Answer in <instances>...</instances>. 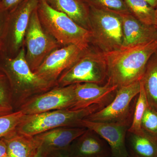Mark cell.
I'll return each instance as SVG.
<instances>
[{
    "label": "cell",
    "mask_w": 157,
    "mask_h": 157,
    "mask_svg": "<svg viewBox=\"0 0 157 157\" xmlns=\"http://www.w3.org/2000/svg\"><path fill=\"white\" fill-rule=\"evenodd\" d=\"M153 7L155 9L157 6V0H145Z\"/></svg>",
    "instance_id": "4dcf8cb0"
},
{
    "label": "cell",
    "mask_w": 157,
    "mask_h": 157,
    "mask_svg": "<svg viewBox=\"0 0 157 157\" xmlns=\"http://www.w3.org/2000/svg\"><path fill=\"white\" fill-rule=\"evenodd\" d=\"M73 101V85L59 86L28 101L20 110L25 115H32L58 109H70Z\"/></svg>",
    "instance_id": "8fae6325"
},
{
    "label": "cell",
    "mask_w": 157,
    "mask_h": 157,
    "mask_svg": "<svg viewBox=\"0 0 157 157\" xmlns=\"http://www.w3.org/2000/svg\"></svg>",
    "instance_id": "d590c367"
},
{
    "label": "cell",
    "mask_w": 157,
    "mask_h": 157,
    "mask_svg": "<svg viewBox=\"0 0 157 157\" xmlns=\"http://www.w3.org/2000/svg\"><path fill=\"white\" fill-rule=\"evenodd\" d=\"M140 81L118 88L110 103L102 109L86 118L94 122L115 123L131 125L132 116V104L140 92Z\"/></svg>",
    "instance_id": "ba28073f"
},
{
    "label": "cell",
    "mask_w": 157,
    "mask_h": 157,
    "mask_svg": "<svg viewBox=\"0 0 157 157\" xmlns=\"http://www.w3.org/2000/svg\"><path fill=\"white\" fill-rule=\"evenodd\" d=\"M89 6L119 14H131L124 0H83Z\"/></svg>",
    "instance_id": "d4e9b609"
},
{
    "label": "cell",
    "mask_w": 157,
    "mask_h": 157,
    "mask_svg": "<svg viewBox=\"0 0 157 157\" xmlns=\"http://www.w3.org/2000/svg\"><path fill=\"white\" fill-rule=\"evenodd\" d=\"M104 107L94 105L77 110L58 109L37 114L25 115L16 131L20 134L33 137L56 128L80 127V121Z\"/></svg>",
    "instance_id": "3957f363"
},
{
    "label": "cell",
    "mask_w": 157,
    "mask_h": 157,
    "mask_svg": "<svg viewBox=\"0 0 157 157\" xmlns=\"http://www.w3.org/2000/svg\"><path fill=\"white\" fill-rule=\"evenodd\" d=\"M42 152L41 148L38 147L31 157H42Z\"/></svg>",
    "instance_id": "f546056e"
},
{
    "label": "cell",
    "mask_w": 157,
    "mask_h": 157,
    "mask_svg": "<svg viewBox=\"0 0 157 157\" xmlns=\"http://www.w3.org/2000/svg\"><path fill=\"white\" fill-rule=\"evenodd\" d=\"M9 13L0 8V54L2 53L4 46Z\"/></svg>",
    "instance_id": "4316f807"
},
{
    "label": "cell",
    "mask_w": 157,
    "mask_h": 157,
    "mask_svg": "<svg viewBox=\"0 0 157 157\" xmlns=\"http://www.w3.org/2000/svg\"><path fill=\"white\" fill-rule=\"evenodd\" d=\"M39 0H24L8 14L6 36L2 54L12 57L23 46L26 32Z\"/></svg>",
    "instance_id": "9c48e42d"
},
{
    "label": "cell",
    "mask_w": 157,
    "mask_h": 157,
    "mask_svg": "<svg viewBox=\"0 0 157 157\" xmlns=\"http://www.w3.org/2000/svg\"><path fill=\"white\" fill-rule=\"evenodd\" d=\"M24 0H0V8L4 11L10 12Z\"/></svg>",
    "instance_id": "83f0119b"
},
{
    "label": "cell",
    "mask_w": 157,
    "mask_h": 157,
    "mask_svg": "<svg viewBox=\"0 0 157 157\" xmlns=\"http://www.w3.org/2000/svg\"><path fill=\"white\" fill-rule=\"evenodd\" d=\"M24 42L26 59L34 72L49 54L61 47L43 28L39 19L37 7L31 15Z\"/></svg>",
    "instance_id": "52a82bcc"
},
{
    "label": "cell",
    "mask_w": 157,
    "mask_h": 157,
    "mask_svg": "<svg viewBox=\"0 0 157 157\" xmlns=\"http://www.w3.org/2000/svg\"><path fill=\"white\" fill-rule=\"evenodd\" d=\"M140 91L136 100L132 123L128 130L129 133L137 135H141L144 133L141 128V122L144 112L149 106L145 92L140 82Z\"/></svg>",
    "instance_id": "7402d4cb"
},
{
    "label": "cell",
    "mask_w": 157,
    "mask_h": 157,
    "mask_svg": "<svg viewBox=\"0 0 157 157\" xmlns=\"http://www.w3.org/2000/svg\"><path fill=\"white\" fill-rule=\"evenodd\" d=\"M3 157H9V155H6V156H4Z\"/></svg>",
    "instance_id": "836d02e7"
},
{
    "label": "cell",
    "mask_w": 157,
    "mask_h": 157,
    "mask_svg": "<svg viewBox=\"0 0 157 157\" xmlns=\"http://www.w3.org/2000/svg\"><path fill=\"white\" fill-rule=\"evenodd\" d=\"M157 51V41L103 53L107 69L106 83L118 88L143 77L151 57Z\"/></svg>",
    "instance_id": "6da1fadb"
},
{
    "label": "cell",
    "mask_w": 157,
    "mask_h": 157,
    "mask_svg": "<svg viewBox=\"0 0 157 157\" xmlns=\"http://www.w3.org/2000/svg\"><path fill=\"white\" fill-rule=\"evenodd\" d=\"M107 79V67L103 53L89 48L72 67L62 73L57 82L60 86L80 83L101 85Z\"/></svg>",
    "instance_id": "8992f818"
},
{
    "label": "cell",
    "mask_w": 157,
    "mask_h": 157,
    "mask_svg": "<svg viewBox=\"0 0 157 157\" xmlns=\"http://www.w3.org/2000/svg\"><path fill=\"white\" fill-rule=\"evenodd\" d=\"M87 130L83 127H60L43 132L33 137L38 147L42 149H61L69 147Z\"/></svg>",
    "instance_id": "9a60e30c"
},
{
    "label": "cell",
    "mask_w": 157,
    "mask_h": 157,
    "mask_svg": "<svg viewBox=\"0 0 157 157\" xmlns=\"http://www.w3.org/2000/svg\"><path fill=\"white\" fill-rule=\"evenodd\" d=\"M13 112L12 93L9 79L0 69V116Z\"/></svg>",
    "instance_id": "603a6c76"
},
{
    "label": "cell",
    "mask_w": 157,
    "mask_h": 157,
    "mask_svg": "<svg viewBox=\"0 0 157 157\" xmlns=\"http://www.w3.org/2000/svg\"><path fill=\"white\" fill-rule=\"evenodd\" d=\"M8 155L7 144L4 138H0V157H3Z\"/></svg>",
    "instance_id": "f1b7e54d"
},
{
    "label": "cell",
    "mask_w": 157,
    "mask_h": 157,
    "mask_svg": "<svg viewBox=\"0 0 157 157\" xmlns=\"http://www.w3.org/2000/svg\"><path fill=\"white\" fill-rule=\"evenodd\" d=\"M55 10L69 16L90 31L89 6L83 0H45Z\"/></svg>",
    "instance_id": "e0dca14e"
},
{
    "label": "cell",
    "mask_w": 157,
    "mask_h": 157,
    "mask_svg": "<svg viewBox=\"0 0 157 157\" xmlns=\"http://www.w3.org/2000/svg\"><path fill=\"white\" fill-rule=\"evenodd\" d=\"M131 14L140 21L154 25L155 9L145 0H124Z\"/></svg>",
    "instance_id": "44dd1931"
},
{
    "label": "cell",
    "mask_w": 157,
    "mask_h": 157,
    "mask_svg": "<svg viewBox=\"0 0 157 157\" xmlns=\"http://www.w3.org/2000/svg\"><path fill=\"white\" fill-rule=\"evenodd\" d=\"M86 50L73 45L62 46L49 54L34 73L55 84L62 73L72 67Z\"/></svg>",
    "instance_id": "30bf717a"
},
{
    "label": "cell",
    "mask_w": 157,
    "mask_h": 157,
    "mask_svg": "<svg viewBox=\"0 0 157 157\" xmlns=\"http://www.w3.org/2000/svg\"><path fill=\"white\" fill-rule=\"evenodd\" d=\"M154 26L157 32V6L155 9V19Z\"/></svg>",
    "instance_id": "d6a6232c"
},
{
    "label": "cell",
    "mask_w": 157,
    "mask_h": 157,
    "mask_svg": "<svg viewBox=\"0 0 157 157\" xmlns=\"http://www.w3.org/2000/svg\"><path fill=\"white\" fill-rule=\"evenodd\" d=\"M37 11L43 28L62 47L73 45L83 50L89 48L90 31L54 9L45 0H39Z\"/></svg>",
    "instance_id": "7a4b0ae2"
},
{
    "label": "cell",
    "mask_w": 157,
    "mask_h": 157,
    "mask_svg": "<svg viewBox=\"0 0 157 157\" xmlns=\"http://www.w3.org/2000/svg\"><path fill=\"white\" fill-rule=\"evenodd\" d=\"M52 157H71L70 152L59 153V154L54 155Z\"/></svg>",
    "instance_id": "1f68e13d"
},
{
    "label": "cell",
    "mask_w": 157,
    "mask_h": 157,
    "mask_svg": "<svg viewBox=\"0 0 157 157\" xmlns=\"http://www.w3.org/2000/svg\"><path fill=\"white\" fill-rule=\"evenodd\" d=\"M25 114L21 110L0 116V138L15 132Z\"/></svg>",
    "instance_id": "cb8c5ba5"
},
{
    "label": "cell",
    "mask_w": 157,
    "mask_h": 157,
    "mask_svg": "<svg viewBox=\"0 0 157 157\" xmlns=\"http://www.w3.org/2000/svg\"><path fill=\"white\" fill-rule=\"evenodd\" d=\"M70 152L71 157H107L111 156L108 144L91 130L87 129Z\"/></svg>",
    "instance_id": "2e32d148"
},
{
    "label": "cell",
    "mask_w": 157,
    "mask_h": 157,
    "mask_svg": "<svg viewBox=\"0 0 157 157\" xmlns=\"http://www.w3.org/2000/svg\"><path fill=\"white\" fill-rule=\"evenodd\" d=\"M79 126L91 130L108 144L112 157H130L126 147V136L130 125L115 123L81 120Z\"/></svg>",
    "instance_id": "7c38bea8"
},
{
    "label": "cell",
    "mask_w": 157,
    "mask_h": 157,
    "mask_svg": "<svg viewBox=\"0 0 157 157\" xmlns=\"http://www.w3.org/2000/svg\"><path fill=\"white\" fill-rule=\"evenodd\" d=\"M126 147L130 157H157V141L146 133L141 135L128 132Z\"/></svg>",
    "instance_id": "ac0fdd59"
},
{
    "label": "cell",
    "mask_w": 157,
    "mask_h": 157,
    "mask_svg": "<svg viewBox=\"0 0 157 157\" xmlns=\"http://www.w3.org/2000/svg\"><path fill=\"white\" fill-rule=\"evenodd\" d=\"M0 69L9 79L13 101L14 97L23 91H45L54 84L44 80L32 71L26 59L23 46L12 57L1 54Z\"/></svg>",
    "instance_id": "277c9868"
},
{
    "label": "cell",
    "mask_w": 157,
    "mask_h": 157,
    "mask_svg": "<svg viewBox=\"0 0 157 157\" xmlns=\"http://www.w3.org/2000/svg\"><path fill=\"white\" fill-rule=\"evenodd\" d=\"M141 128L144 133L157 139V111L150 106L144 112Z\"/></svg>",
    "instance_id": "484cf974"
},
{
    "label": "cell",
    "mask_w": 157,
    "mask_h": 157,
    "mask_svg": "<svg viewBox=\"0 0 157 157\" xmlns=\"http://www.w3.org/2000/svg\"><path fill=\"white\" fill-rule=\"evenodd\" d=\"M89 6L91 42L103 53L120 49L123 34L120 14Z\"/></svg>",
    "instance_id": "5b68a950"
},
{
    "label": "cell",
    "mask_w": 157,
    "mask_h": 157,
    "mask_svg": "<svg viewBox=\"0 0 157 157\" xmlns=\"http://www.w3.org/2000/svg\"><path fill=\"white\" fill-rule=\"evenodd\" d=\"M107 157H111V156H110Z\"/></svg>",
    "instance_id": "e575fe53"
},
{
    "label": "cell",
    "mask_w": 157,
    "mask_h": 157,
    "mask_svg": "<svg viewBox=\"0 0 157 157\" xmlns=\"http://www.w3.org/2000/svg\"><path fill=\"white\" fill-rule=\"evenodd\" d=\"M4 138L9 157H31L38 147L33 137L20 134L16 131Z\"/></svg>",
    "instance_id": "d6986e66"
},
{
    "label": "cell",
    "mask_w": 157,
    "mask_h": 157,
    "mask_svg": "<svg viewBox=\"0 0 157 157\" xmlns=\"http://www.w3.org/2000/svg\"><path fill=\"white\" fill-rule=\"evenodd\" d=\"M74 101L70 110L84 109L93 105L105 107L115 96L118 87L106 84L94 83L73 84Z\"/></svg>",
    "instance_id": "4fadbf2b"
},
{
    "label": "cell",
    "mask_w": 157,
    "mask_h": 157,
    "mask_svg": "<svg viewBox=\"0 0 157 157\" xmlns=\"http://www.w3.org/2000/svg\"><path fill=\"white\" fill-rule=\"evenodd\" d=\"M120 15L123 34L122 48L144 45L157 41V32L154 25L144 23L130 13Z\"/></svg>",
    "instance_id": "5bb4252c"
},
{
    "label": "cell",
    "mask_w": 157,
    "mask_h": 157,
    "mask_svg": "<svg viewBox=\"0 0 157 157\" xmlns=\"http://www.w3.org/2000/svg\"><path fill=\"white\" fill-rule=\"evenodd\" d=\"M149 106L157 111V51L151 57L140 80Z\"/></svg>",
    "instance_id": "ffe728a7"
}]
</instances>
